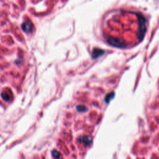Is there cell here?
Returning a JSON list of instances; mask_svg holds the SVG:
<instances>
[{
    "mask_svg": "<svg viewBox=\"0 0 159 159\" xmlns=\"http://www.w3.org/2000/svg\"><path fill=\"white\" fill-rule=\"evenodd\" d=\"M139 22H140V39H142L145 33H146V20L143 16L139 14Z\"/></svg>",
    "mask_w": 159,
    "mask_h": 159,
    "instance_id": "6da1fadb",
    "label": "cell"
},
{
    "mask_svg": "<svg viewBox=\"0 0 159 159\" xmlns=\"http://www.w3.org/2000/svg\"><path fill=\"white\" fill-rule=\"evenodd\" d=\"M105 53V51L103 49H94L92 52V54L91 56L93 57V59H98V58L100 57L103 55Z\"/></svg>",
    "mask_w": 159,
    "mask_h": 159,
    "instance_id": "7a4b0ae2",
    "label": "cell"
},
{
    "mask_svg": "<svg viewBox=\"0 0 159 159\" xmlns=\"http://www.w3.org/2000/svg\"><path fill=\"white\" fill-rule=\"evenodd\" d=\"M80 142H82L86 146H90L92 143V139L90 136H81L78 139Z\"/></svg>",
    "mask_w": 159,
    "mask_h": 159,
    "instance_id": "3957f363",
    "label": "cell"
},
{
    "mask_svg": "<svg viewBox=\"0 0 159 159\" xmlns=\"http://www.w3.org/2000/svg\"><path fill=\"white\" fill-rule=\"evenodd\" d=\"M22 29L23 30V31L26 32V33H29L30 31L32 29V27H33V25L31 22H29V21H27V22H24L22 24Z\"/></svg>",
    "mask_w": 159,
    "mask_h": 159,
    "instance_id": "277c9868",
    "label": "cell"
},
{
    "mask_svg": "<svg viewBox=\"0 0 159 159\" xmlns=\"http://www.w3.org/2000/svg\"><path fill=\"white\" fill-rule=\"evenodd\" d=\"M114 97V93L113 92V93H109V94H107L106 97H105V101H106V103H109V102H110V101Z\"/></svg>",
    "mask_w": 159,
    "mask_h": 159,
    "instance_id": "5b68a950",
    "label": "cell"
},
{
    "mask_svg": "<svg viewBox=\"0 0 159 159\" xmlns=\"http://www.w3.org/2000/svg\"><path fill=\"white\" fill-rule=\"evenodd\" d=\"M52 156L55 159H60L61 158V154L57 150H53L52 152Z\"/></svg>",
    "mask_w": 159,
    "mask_h": 159,
    "instance_id": "8992f818",
    "label": "cell"
},
{
    "mask_svg": "<svg viewBox=\"0 0 159 159\" xmlns=\"http://www.w3.org/2000/svg\"><path fill=\"white\" fill-rule=\"evenodd\" d=\"M77 109L80 111V112H85L87 111V108L85 106H83V105H79V106H77Z\"/></svg>",
    "mask_w": 159,
    "mask_h": 159,
    "instance_id": "52a82bcc",
    "label": "cell"
},
{
    "mask_svg": "<svg viewBox=\"0 0 159 159\" xmlns=\"http://www.w3.org/2000/svg\"><path fill=\"white\" fill-rule=\"evenodd\" d=\"M1 96L6 101H9L10 99V97H9V95L8 93H7L6 92H4L1 94Z\"/></svg>",
    "mask_w": 159,
    "mask_h": 159,
    "instance_id": "ba28073f",
    "label": "cell"
}]
</instances>
